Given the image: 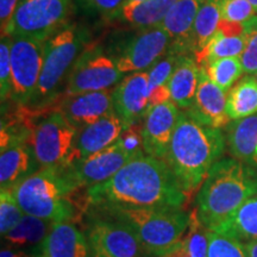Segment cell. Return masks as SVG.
Returning <instances> with one entry per match:
<instances>
[{
  "mask_svg": "<svg viewBox=\"0 0 257 257\" xmlns=\"http://www.w3.org/2000/svg\"><path fill=\"white\" fill-rule=\"evenodd\" d=\"M114 113L126 126L137 124L149 111V74L136 72L123 79L112 92Z\"/></svg>",
  "mask_w": 257,
  "mask_h": 257,
  "instance_id": "9a60e30c",
  "label": "cell"
},
{
  "mask_svg": "<svg viewBox=\"0 0 257 257\" xmlns=\"http://www.w3.org/2000/svg\"><path fill=\"white\" fill-rule=\"evenodd\" d=\"M85 36L75 25L66 27L48 38L44 43V59L41 78L37 88L32 95L30 108L47 110V106L54 104L57 89L66 75L75 64L81 50Z\"/></svg>",
  "mask_w": 257,
  "mask_h": 257,
  "instance_id": "8992f818",
  "label": "cell"
},
{
  "mask_svg": "<svg viewBox=\"0 0 257 257\" xmlns=\"http://www.w3.org/2000/svg\"><path fill=\"white\" fill-rule=\"evenodd\" d=\"M204 0H178L161 22L159 27L170 37L168 54L185 56L188 51H194L193 30L195 18Z\"/></svg>",
  "mask_w": 257,
  "mask_h": 257,
  "instance_id": "e0dca14e",
  "label": "cell"
},
{
  "mask_svg": "<svg viewBox=\"0 0 257 257\" xmlns=\"http://www.w3.org/2000/svg\"><path fill=\"white\" fill-rule=\"evenodd\" d=\"M54 223L42 218L24 214L21 221L3 238L14 249L27 250L41 255V245L50 232Z\"/></svg>",
  "mask_w": 257,
  "mask_h": 257,
  "instance_id": "cb8c5ba5",
  "label": "cell"
},
{
  "mask_svg": "<svg viewBox=\"0 0 257 257\" xmlns=\"http://www.w3.org/2000/svg\"><path fill=\"white\" fill-rule=\"evenodd\" d=\"M87 212L121 223L136 234L144 253L159 257L187 232L191 212L184 207L91 206Z\"/></svg>",
  "mask_w": 257,
  "mask_h": 257,
  "instance_id": "5b68a950",
  "label": "cell"
},
{
  "mask_svg": "<svg viewBox=\"0 0 257 257\" xmlns=\"http://www.w3.org/2000/svg\"><path fill=\"white\" fill-rule=\"evenodd\" d=\"M226 113L230 120L242 119L257 114V81L245 76L227 93Z\"/></svg>",
  "mask_w": 257,
  "mask_h": 257,
  "instance_id": "4316f807",
  "label": "cell"
},
{
  "mask_svg": "<svg viewBox=\"0 0 257 257\" xmlns=\"http://www.w3.org/2000/svg\"><path fill=\"white\" fill-rule=\"evenodd\" d=\"M221 0H204L193 30L194 54L200 53L217 34L221 19Z\"/></svg>",
  "mask_w": 257,
  "mask_h": 257,
  "instance_id": "f1b7e54d",
  "label": "cell"
},
{
  "mask_svg": "<svg viewBox=\"0 0 257 257\" xmlns=\"http://www.w3.org/2000/svg\"><path fill=\"white\" fill-rule=\"evenodd\" d=\"M200 69L195 60L188 56H180L169 81L172 102L181 110H188L197 94Z\"/></svg>",
  "mask_w": 257,
  "mask_h": 257,
  "instance_id": "603a6c76",
  "label": "cell"
},
{
  "mask_svg": "<svg viewBox=\"0 0 257 257\" xmlns=\"http://www.w3.org/2000/svg\"><path fill=\"white\" fill-rule=\"evenodd\" d=\"M208 231L210 230L206 229L199 219L197 210L192 211L187 233L184 238L192 257H207Z\"/></svg>",
  "mask_w": 257,
  "mask_h": 257,
  "instance_id": "d6a6232c",
  "label": "cell"
},
{
  "mask_svg": "<svg viewBox=\"0 0 257 257\" xmlns=\"http://www.w3.org/2000/svg\"><path fill=\"white\" fill-rule=\"evenodd\" d=\"M246 251H248L249 257H257V240H252V242L244 243Z\"/></svg>",
  "mask_w": 257,
  "mask_h": 257,
  "instance_id": "b9f144b4",
  "label": "cell"
},
{
  "mask_svg": "<svg viewBox=\"0 0 257 257\" xmlns=\"http://www.w3.org/2000/svg\"><path fill=\"white\" fill-rule=\"evenodd\" d=\"M170 37L161 27L144 29L125 47L117 66L123 74L144 72L169 53Z\"/></svg>",
  "mask_w": 257,
  "mask_h": 257,
  "instance_id": "4fadbf2b",
  "label": "cell"
},
{
  "mask_svg": "<svg viewBox=\"0 0 257 257\" xmlns=\"http://www.w3.org/2000/svg\"><path fill=\"white\" fill-rule=\"evenodd\" d=\"M226 147L231 157L249 167L257 166V114L227 124Z\"/></svg>",
  "mask_w": 257,
  "mask_h": 257,
  "instance_id": "7402d4cb",
  "label": "cell"
},
{
  "mask_svg": "<svg viewBox=\"0 0 257 257\" xmlns=\"http://www.w3.org/2000/svg\"><path fill=\"white\" fill-rule=\"evenodd\" d=\"M88 2L100 14L113 16L121 11L127 0H88Z\"/></svg>",
  "mask_w": 257,
  "mask_h": 257,
  "instance_id": "74e56055",
  "label": "cell"
},
{
  "mask_svg": "<svg viewBox=\"0 0 257 257\" xmlns=\"http://www.w3.org/2000/svg\"><path fill=\"white\" fill-rule=\"evenodd\" d=\"M159 257H192L191 253L188 251L187 245H186L185 239L182 238L179 240L178 243H175L172 248H169L165 253Z\"/></svg>",
  "mask_w": 257,
  "mask_h": 257,
  "instance_id": "ab89813d",
  "label": "cell"
},
{
  "mask_svg": "<svg viewBox=\"0 0 257 257\" xmlns=\"http://www.w3.org/2000/svg\"><path fill=\"white\" fill-rule=\"evenodd\" d=\"M246 44V35L243 36H225L217 31L204 50L195 55V61L204 67L212 61L229 57H240Z\"/></svg>",
  "mask_w": 257,
  "mask_h": 257,
  "instance_id": "f546056e",
  "label": "cell"
},
{
  "mask_svg": "<svg viewBox=\"0 0 257 257\" xmlns=\"http://www.w3.org/2000/svg\"><path fill=\"white\" fill-rule=\"evenodd\" d=\"M218 31L225 35V36H243V35H245V25L220 19Z\"/></svg>",
  "mask_w": 257,
  "mask_h": 257,
  "instance_id": "f35d334b",
  "label": "cell"
},
{
  "mask_svg": "<svg viewBox=\"0 0 257 257\" xmlns=\"http://www.w3.org/2000/svg\"><path fill=\"white\" fill-rule=\"evenodd\" d=\"M226 148L221 128L206 126L180 113L166 162L188 194L200 187Z\"/></svg>",
  "mask_w": 257,
  "mask_h": 257,
  "instance_id": "3957f363",
  "label": "cell"
},
{
  "mask_svg": "<svg viewBox=\"0 0 257 257\" xmlns=\"http://www.w3.org/2000/svg\"><path fill=\"white\" fill-rule=\"evenodd\" d=\"M43 257H92L85 232L75 223H54L41 245Z\"/></svg>",
  "mask_w": 257,
  "mask_h": 257,
  "instance_id": "44dd1931",
  "label": "cell"
},
{
  "mask_svg": "<svg viewBox=\"0 0 257 257\" xmlns=\"http://www.w3.org/2000/svg\"><path fill=\"white\" fill-rule=\"evenodd\" d=\"M85 232L92 257H140L142 244L133 231L111 218L86 212Z\"/></svg>",
  "mask_w": 257,
  "mask_h": 257,
  "instance_id": "9c48e42d",
  "label": "cell"
},
{
  "mask_svg": "<svg viewBox=\"0 0 257 257\" xmlns=\"http://www.w3.org/2000/svg\"><path fill=\"white\" fill-rule=\"evenodd\" d=\"M126 127L123 120L114 112H111L101 119L79 130L74 147L73 162L112 146Z\"/></svg>",
  "mask_w": 257,
  "mask_h": 257,
  "instance_id": "d6986e66",
  "label": "cell"
},
{
  "mask_svg": "<svg viewBox=\"0 0 257 257\" xmlns=\"http://www.w3.org/2000/svg\"><path fill=\"white\" fill-rule=\"evenodd\" d=\"M226 92L212 82L201 67L195 99L185 113L202 125L221 128L230 120L226 113Z\"/></svg>",
  "mask_w": 257,
  "mask_h": 257,
  "instance_id": "2e32d148",
  "label": "cell"
},
{
  "mask_svg": "<svg viewBox=\"0 0 257 257\" xmlns=\"http://www.w3.org/2000/svg\"><path fill=\"white\" fill-rule=\"evenodd\" d=\"M44 43L46 41L12 36L11 99L19 106L28 105L36 91L43 68Z\"/></svg>",
  "mask_w": 257,
  "mask_h": 257,
  "instance_id": "30bf717a",
  "label": "cell"
},
{
  "mask_svg": "<svg viewBox=\"0 0 257 257\" xmlns=\"http://www.w3.org/2000/svg\"><path fill=\"white\" fill-rule=\"evenodd\" d=\"M221 19L245 24L256 17V10L248 0H221Z\"/></svg>",
  "mask_w": 257,
  "mask_h": 257,
  "instance_id": "8d00e7d4",
  "label": "cell"
},
{
  "mask_svg": "<svg viewBox=\"0 0 257 257\" xmlns=\"http://www.w3.org/2000/svg\"><path fill=\"white\" fill-rule=\"evenodd\" d=\"M24 212L19 206L12 189H2L0 192V233L8 234L21 221Z\"/></svg>",
  "mask_w": 257,
  "mask_h": 257,
  "instance_id": "836d02e7",
  "label": "cell"
},
{
  "mask_svg": "<svg viewBox=\"0 0 257 257\" xmlns=\"http://www.w3.org/2000/svg\"><path fill=\"white\" fill-rule=\"evenodd\" d=\"M253 78H255V79H256V81H257V73L255 74V75H253Z\"/></svg>",
  "mask_w": 257,
  "mask_h": 257,
  "instance_id": "f6af8a7d",
  "label": "cell"
},
{
  "mask_svg": "<svg viewBox=\"0 0 257 257\" xmlns=\"http://www.w3.org/2000/svg\"><path fill=\"white\" fill-rule=\"evenodd\" d=\"M180 56L168 54L148 70L149 74V110L154 106L172 101L169 81Z\"/></svg>",
  "mask_w": 257,
  "mask_h": 257,
  "instance_id": "83f0119b",
  "label": "cell"
},
{
  "mask_svg": "<svg viewBox=\"0 0 257 257\" xmlns=\"http://www.w3.org/2000/svg\"><path fill=\"white\" fill-rule=\"evenodd\" d=\"M56 111H60L73 126L81 130L114 112L112 93L106 89L63 96L57 105Z\"/></svg>",
  "mask_w": 257,
  "mask_h": 257,
  "instance_id": "ac0fdd59",
  "label": "cell"
},
{
  "mask_svg": "<svg viewBox=\"0 0 257 257\" xmlns=\"http://www.w3.org/2000/svg\"><path fill=\"white\" fill-rule=\"evenodd\" d=\"M136 156L118 138L117 142L106 149L70 163L68 169L80 187L88 188L107 181Z\"/></svg>",
  "mask_w": 257,
  "mask_h": 257,
  "instance_id": "7c38bea8",
  "label": "cell"
},
{
  "mask_svg": "<svg viewBox=\"0 0 257 257\" xmlns=\"http://www.w3.org/2000/svg\"><path fill=\"white\" fill-rule=\"evenodd\" d=\"M257 185L249 166L233 157L214 163L197 195L199 219L210 231L226 221L250 197Z\"/></svg>",
  "mask_w": 257,
  "mask_h": 257,
  "instance_id": "277c9868",
  "label": "cell"
},
{
  "mask_svg": "<svg viewBox=\"0 0 257 257\" xmlns=\"http://www.w3.org/2000/svg\"><path fill=\"white\" fill-rule=\"evenodd\" d=\"M0 257H40L36 253L21 249H3Z\"/></svg>",
  "mask_w": 257,
  "mask_h": 257,
  "instance_id": "60d3db41",
  "label": "cell"
},
{
  "mask_svg": "<svg viewBox=\"0 0 257 257\" xmlns=\"http://www.w3.org/2000/svg\"><path fill=\"white\" fill-rule=\"evenodd\" d=\"M250 169H251L252 176H253V179H255V182L257 185V166L256 167H250Z\"/></svg>",
  "mask_w": 257,
  "mask_h": 257,
  "instance_id": "7bdbcfd3",
  "label": "cell"
},
{
  "mask_svg": "<svg viewBox=\"0 0 257 257\" xmlns=\"http://www.w3.org/2000/svg\"><path fill=\"white\" fill-rule=\"evenodd\" d=\"M213 231L233 237L243 243L257 240V193Z\"/></svg>",
  "mask_w": 257,
  "mask_h": 257,
  "instance_id": "484cf974",
  "label": "cell"
},
{
  "mask_svg": "<svg viewBox=\"0 0 257 257\" xmlns=\"http://www.w3.org/2000/svg\"><path fill=\"white\" fill-rule=\"evenodd\" d=\"M178 0H138L126 2L120 15L125 22L135 27L149 29L159 27L169 10Z\"/></svg>",
  "mask_w": 257,
  "mask_h": 257,
  "instance_id": "d4e9b609",
  "label": "cell"
},
{
  "mask_svg": "<svg viewBox=\"0 0 257 257\" xmlns=\"http://www.w3.org/2000/svg\"><path fill=\"white\" fill-rule=\"evenodd\" d=\"M41 169L30 143H14L0 154V187L14 189Z\"/></svg>",
  "mask_w": 257,
  "mask_h": 257,
  "instance_id": "ffe728a7",
  "label": "cell"
},
{
  "mask_svg": "<svg viewBox=\"0 0 257 257\" xmlns=\"http://www.w3.org/2000/svg\"><path fill=\"white\" fill-rule=\"evenodd\" d=\"M207 257H249L244 243L233 237L208 231Z\"/></svg>",
  "mask_w": 257,
  "mask_h": 257,
  "instance_id": "1f68e13d",
  "label": "cell"
},
{
  "mask_svg": "<svg viewBox=\"0 0 257 257\" xmlns=\"http://www.w3.org/2000/svg\"><path fill=\"white\" fill-rule=\"evenodd\" d=\"M245 25L246 44L240 55L244 73L255 75L257 73V17H253Z\"/></svg>",
  "mask_w": 257,
  "mask_h": 257,
  "instance_id": "d590c367",
  "label": "cell"
},
{
  "mask_svg": "<svg viewBox=\"0 0 257 257\" xmlns=\"http://www.w3.org/2000/svg\"><path fill=\"white\" fill-rule=\"evenodd\" d=\"M70 174L68 166L44 167L12 189L25 214L53 223H76L88 210L87 195Z\"/></svg>",
  "mask_w": 257,
  "mask_h": 257,
  "instance_id": "7a4b0ae2",
  "label": "cell"
},
{
  "mask_svg": "<svg viewBox=\"0 0 257 257\" xmlns=\"http://www.w3.org/2000/svg\"><path fill=\"white\" fill-rule=\"evenodd\" d=\"M70 0H21L6 36L47 41L62 29Z\"/></svg>",
  "mask_w": 257,
  "mask_h": 257,
  "instance_id": "ba28073f",
  "label": "cell"
},
{
  "mask_svg": "<svg viewBox=\"0 0 257 257\" xmlns=\"http://www.w3.org/2000/svg\"><path fill=\"white\" fill-rule=\"evenodd\" d=\"M88 207H184L188 193L165 160L141 154L101 184L86 188Z\"/></svg>",
  "mask_w": 257,
  "mask_h": 257,
  "instance_id": "6da1fadb",
  "label": "cell"
},
{
  "mask_svg": "<svg viewBox=\"0 0 257 257\" xmlns=\"http://www.w3.org/2000/svg\"><path fill=\"white\" fill-rule=\"evenodd\" d=\"M117 62L102 53H91L76 61L67 79L63 96L106 91L120 81Z\"/></svg>",
  "mask_w": 257,
  "mask_h": 257,
  "instance_id": "8fae6325",
  "label": "cell"
},
{
  "mask_svg": "<svg viewBox=\"0 0 257 257\" xmlns=\"http://www.w3.org/2000/svg\"><path fill=\"white\" fill-rule=\"evenodd\" d=\"M40 257H43V256H41V255H40Z\"/></svg>",
  "mask_w": 257,
  "mask_h": 257,
  "instance_id": "7dc6e473",
  "label": "cell"
},
{
  "mask_svg": "<svg viewBox=\"0 0 257 257\" xmlns=\"http://www.w3.org/2000/svg\"><path fill=\"white\" fill-rule=\"evenodd\" d=\"M78 133L60 111H51L38 121L32 130L30 144L41 168L69 166Z\"/></svg>",
  "mask_w": 257,
  "mask_h": 257,
  "instance_id": "52a82bcc",
  "label": "cell"
},
{
  "mask_svg": "<svg viewBox=\"0 0 257 257\" xmlns=\"http://www.w3.org/2000/svg\"><path fill=\"white\" fill-rule=\"evenodd\" d=\"M248 2L253 6V9H255L257 12V0H248Z\"/></svg>",
  "mask_w": 257,
  "mask_h": 257,
  "instance_id": "ee69618b",
  "label": "cell"
},
{
  "mask_svg": "<svg viewBox=\"0 0 257 257\" xmlns=\"http://www.w3.org/2000/svg\"><path fill=\"white\" fill-rule=\"evenodd\" d=\"M180 113L179 107L172 101L154 106L148 111L142 126L144 154L166 160Z\"/></svg>",
  "mask_w": 257,
  "mask_h": 257,
  "instance_id": "5bb4252c",
  "label": "cell"
},
{
  "mask_svg": "<svg viewBox=\"0 0 257 257\" xmlns=\"http://www.w3.org/2000/svg\"><path fill=\"white\" fill-rule=\"evenodd\" d=\"M207 76L223 91H229L244 73L239 57H229L212 61L204 67Z\"/></svg>",
  "mask_w": 257,
  "mask_h": 257,
  "instance_id": "4dcf8cb0",
  "label": "cell"
},
{
  "mask_svg": "<svg viewBox=\"0 0 257 257\" xmlns=\"http://www.w3.org/2000/svg\"><path fill=\"white\" fill-rule=\"evenodd\" d=\"M12 36H3L0 42V94L2 102L11 98L12 69H11Z\"/></svg>",
  "mask_w": 257,
  "mask_h": 257,
  "instance_id": "e575fe53",
  "label": "cell"
},
{
  "mask_svg": "<svg viewBox=\"0 0 257 257\" xmlns=\"http://www.w3.org/2000/svg\"><path fill=\"white\" fill-rule=\"evenodd\" d=\"M127 2H138V0H127Z\"/></svg>",
  "mask_w": 257,
  "mask_h": 257,
  "instance_id": "bcb514c9",
  "label": "cell"
}]
</instances>
